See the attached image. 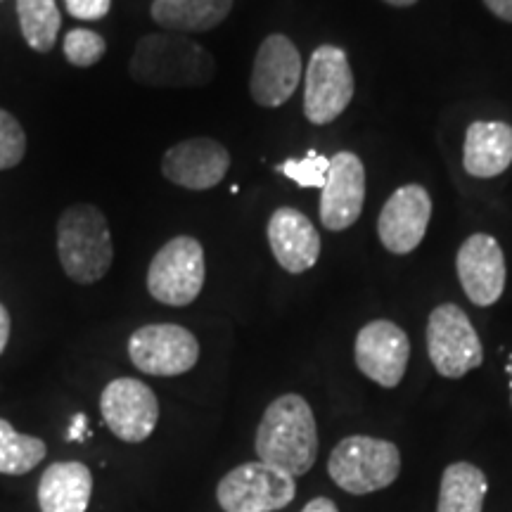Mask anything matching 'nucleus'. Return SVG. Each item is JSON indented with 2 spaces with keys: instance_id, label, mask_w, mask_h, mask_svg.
I'll return each mask as SVG.
<instances>
[{
  "instance_id": "1",
  "label": "nucleus",
  "mask_w": 512,
  "mask_h": 512,
  "mask_svg": "<svg viewBox=\"0 0 512 512\" xmlns=\"http://www.w3.org/2000/svg\"><path fill=\"white\" fill-rule=\"evenodd\" d=\"M261 463L302 477L318 458V427L309 401L299 394L278 396L266 408L256 430Z\"/></svg>"
},
{
  "instance_id": "2",
  "label": "nucleus",
  "mask_w": 512,
  "mask_h": 512,
  "mask_svg": "<svg viewBox=\"0 0 512 512\" xmlns=\"http://www.w3.org/2000/svg\"><path fill=\"white\" fill-rule=\"evenodd\" d=\"M131 79L147 88H197L214 79V57L185 34L159 31L138 41L128 62Z\"/></svg>"
},
{
  "instance_id": "3",
  "label": "nucleus",
  "mask_w": 512,
  "mask_h": 512,
  "mask_svg": "<svg viewBox=\"0 0 512 512\" xmlns=\"http://www.w3.org/2000/svg\"><path fill=\"white\" fill-rule=\"evenodd\" d=\"M57 256L62 271L76 285L105 278L114 261V242L105 214L95 204L79 202L57 219Z\"/></svg>"
},
{
  "instance_id": "4",
  "label": "nucleus",
  "mask_w": 512,
  "mask_h": 512,
  "mask_svg": "<svg viewBox=\"0 0 512 512\" xmlns=\"http://www.w3.org/2000/svg\"><path fill=\"white\" fill-rule=\"evenodd\" d=\"M401 470L399 446L387 439L354 437L342 439L330 453L328 472L339 489L354 496H366L387 489Z\"/></svg>"
},
{
  "instance_id": "5",
  "label": "nucleus",
  "mask_w": 512,
  "mask_h": 512,
  "mask_svg": "<svg viewBox=\"0 0 512 512\" xmlns=\"http://www.w3.org/2000/svg\"><path fill=\"white\" fill-rule=\"evenodd\" d=\"M207 264L204 247L190 235H178L155 254L147 268V292L159 304L190 306L200 297Z\"/></svg>"
},
{
  "instance_id": "6",
  "label": "nucleus",
  "mask_w": 512,
  "mask_h": 512,
  "mask_svg": "<svg viewBox=\"0 0 512 512\" xmlns=\"http://www.w3.org/2000/svg\"><path fill=\"white\" fill-rule=\"evenodd\" d=\"M354 72L349 57L337 46L313 50L304 79V117L313 126L332 124L354 100Z\"/></svg>"
},
{
  "instance_id": "7",
  "label": "nucleus",
  "mask_w": 512,
  "mask_h": 512,
  "mask_svg": "<svg viewBox=\"0 0 512 512\" xmlns=\"http://www.w3.org/2000/svg\"><path fill=\"white\" fill-rule=\"evenodd\" d=\"M427 354L439 375L458 380L482 366L484 349L475 325L458 304H441L427 320Z\"/></svg>"
},
{
  "instance_id": "8",
  "label": "nucleus",
  "mask_w": 512,
  "mask_h": 512,
  "mask_svg": "<svg viewBox=\"0 0 512 512\" xmlns=\"http://www.w3.org/2000/svg\"><path fill=\"white\" fill-rule=\"evenodd\" d=\"M294 496V477L261 460L230 470L216 489L219 505L226 512H273L290 505Z\"/></svg>"
},
{
  "instance_id": "9",
  "label": "nucleus",
  "mask_w": 512,
  "mask_h": 512,
  "mask_svg": "<svg viewBox=\"0 0 512 512\" xmlns=\"http://www.w3.org/2000/svg\"><path fill=\"white\" fill-rule=\"evenodd\" d=\"M128 356L140 373L176 377L197 366L200 342L181 325L155 323L133 332L128 339Z\"/></svg>"
},
{
  "instance_id": "10",
  "label": "nucleus",
  "mask_w": 512,
  "mask_h": 512,
  "mask_svg": "<svg viewBox=\"0 0 512 512\" xmlns=\"http://www.w3.org/2000/svg\"><path fill=\"white\" fill-rule=\"evenodd\" d=\"M302 81V55L290 38L271 34L256 50L249 93L259 107H283Z\"/></svg>"
},
{
  "instance_id": "11",
  "label": "nucleus",
  "mask_w": 512,
  "mask_h": 512,
  "mask_svg": "<svg viewBox=\"0 0 512 512\" xmlns=\"http://www.w3.org/2000/svg\"><path fill=\"white\" fill-rule=\"evenodd\" d=\"M100 413L114 437L128 444H140L155 432L159 422V401L145 382L119 377L100 396Z\"/></svg>"
},
{
  "instance_id": "12",
  "label": "nucleus",
  "mask_w": 512,
  "mask_h": 512,
  "mask_svg": "<svg viewBox=\"0 0 512 512\" xmlns=\"http://www.w3.org/2000/svg\"><path fill=\"white\" fill-rule=\"evenodd\" d=\"M356 366L380 387H399L411 358V339L392 320H373L356 335Z\"/></svg>"
},
{
  "instance_id": "13",
  "label": "nucleus",
  "mask_w": 512,
  "mask_h": 512,
  "mask_svg": "<svg viewBox=\"0 0 512 512\" xmlns=\"http://www.w3.org/2000/svg\"><path fill=\"white\" fill-rule=\"evenodd\" d=\"M432 219V197L422 185H403L384 202L377 235L392 254H411L425 240Z\"/></svg>"
},
{
  "instance_id": "14",
  "label": "nucleus",
  "mask_w": 512,
  "mask_h": 512,
  "mask_svg": "<svg viewBox=\"0 0 512 512\" xmlns=\"http://www.w3.org/2000/svg\"><path fill=\"white\" fill-rule=\"evenodd\" d=\"M366 200V169L354 152H337L330 159L328 181L320 190V221L339 233L354 226Z\"/></svg>"
},
{
  "instance_id": "15",
  "label": "nucleus",
  "mask_w": 512,
  "mask_h": 512,
  "mask_svg": "<svg viewBox=\"0 0 512 512\" xmlns=\"http://www.w3.org/2000/svg\"><path fill=\"white\" fill-rule=\"evenodd\" d=\"M230 169L226 145L211 138L183 140L164 152L162 176L185 190H211L223 183Z\"/></svg>"
},
{
  "instance_id": "16",
  "label": "nucleus",
  "mask_w": 512,
  "mask_h": 512,
  "mask_svg": "<svg viewBox=\"0 0 512 512\" xmlns=\"http://www.w3.org/2000/svg\"><path fill=\"white\" fill-rule=\"evenodd\" d=\"M456 268L460 285L475 306H491L505 290V256L496 238L484 233L470 235L458 249Z\"/></svg>"
},
{
  "instance_id": "17",
  "label": "nucleus",
  "mask_w": 512,
  "mask_h": 512,
  "mask_svg": "<svg viewBox=\"0 0 512 512\" xmlns=\"http://www.w3.org/2000/svg\"><path fill=\"white\" fill-rule=\"evenodd\" d=\"M268 245L280 268L299 275L316 266L320 256V235L309 216L299 209L280 207L268 221Z\"/></svg>"
},
{
  "instance_id": "18",
  "label": "nucleus",
  "mask_w": 512,
  "mask_h": 512,
  "mask_svg": "<svg viewBox=\"0 0 512 512\" xmlns=\"http://www.w3.org/2000/svg\"><path fill=\"white\" fill-rule=\"evenodd\" d=\"M512 164V126L503 121H475L467 126L463 166L475 178H496Z\"/></svg>"
},
{
  "instance_id": "19",
  "label": "nucleus",
  "mask_w": 512,
  "mask_h": 512,
  "mask_svg": "<svg viewBox=\"0 0 512 512\" xmlns=\"http://www.w3.org/2000/svg\"><path fill=\"white\" fill-rule=\"evenodd\" d=\"M93 494V475L83 463H53L38 484L41 512H86Z\"/></svg>"
},
{
  "instance_id": "20",
  "label": "nucleus",
  "mask_w": 512,
  "mask_h": 512,
  "mask_svg": "<svg viewBox=\"0 0 512 512\" xmlns=\"http://www.w3.org/2000/svg\"><path fill=\"white\" fill-rule=\"evenodd\" d=\"M233 0H155L152 19L174 34H202L226 22Z\"/></svg>"
},
{
  "instance_id": "21",
  "label": "nucleus",
  "mask_w": 512,
  "mask_h": 512,
  "mask_svg": "<svg viewBox=\"0 0 512 512\" xmlns=\"http://www.w3.org/2000/svg\"><path fill=\"white\" fill-rule=\"evenodd\" d=\"M486 489V475L470 463H453L444 470L439 489L437 512H482Z\"/></svg>"
},
{
  "instance_id": "22",
  "label": "nucleus",
  "mask_w": 512,
  "mask_h": 512,
  "mask_svg": "<svg viewBox=\"0 0 512 512\" xmlns=\"http://www.w3.org/2000/svg\"><path fill=\"white\" fill-rule=\"evenodd\" d=\"M19 29L24 41L36 53H48L55 48L62 27V15L55 0H17Z\"/></svg>"
},
{
  "instance_id": "23",
  "label": "nucleus",
  "mask_w": 512,
  "mask_h": 512,
  "mask_svg": "<svg viewBox=\"0 0 512 512\" xmlns=\"http://www.w3.org/2000/svg\"><path fill=\"white\" fill-rule=\"evenodd\" d=\"M48 448L41 439L19 434L8 420L0 418V472L27 475L46 458Z\"/></svg>"
},
{
  "instance_id": "24",
  "label": "nucleus",
  "mask_w": 512,
  "mask_h": 512,
  "mask_svg": "<svg viewBox=\"0 0 512 512\" xmlns=\"http://www.w3.org/2000/svg\"><path fill=\"white\" fill-rule=\"evenodd\" d=\"M62 50L69 64L79 69H88L105 57L107 41L91 29H72L64 36Z\"/></svg>"
},
{
  "instance_id": "25",
  "label": "nucleus",
  "mask_w": 512,
  "mask_h": 512,
  "mask_svg": "<svg viewBox=\"0 0 512 512\" xmlns=\"http://www.w3.org/2000/svg\"><path fill=\"white\" fill-rule=\"evenodd\" d=\"M278 171L287 178H292L299 188H320L323 190L328 181L330 159L318 155L316 150H309L302 159H287L278 166Z\"/></svg>"
},
{
  "instance_id": "26",
  "label": "nucleus",
  "mask_w": 512,
  "mask_h": 512,
  "mask_svg": "<svg viewBox=\"0 0 512 512\" xmlns=\"http://www.w3.org/2000/svg\"><path fill=\"white\" fill-rule=\"evenodd\" d=\"M27 155V133L8 110L0 107V171L15 169Z\"/></svg>"
},
{
  "instance_id": "27",
  "label": "nucleus",
  "mask_w": 512,
  "mask_h": 512,
  "mask_svg": "<svg viewBox=\"0 0 512 512\" xmlns=\"http://www.w3.org/2000/svg\"><path fill=\"white\" fill-rule=\"evenodd\" d=\"M67 12L83 22H95L112 10V0H64Z\"/></svg>"
},
{
  "instance_id": "28",
  "label": "nucleus",
  "mask_w": 512,
  "mask_h": 512,
  "mask_svg": "<svg viewBox=\"0 0 512 512\" xmlns=\"http://www.w3.org/2000/svg\"><path fill=\"white\" fill-rule=\"evenodd\" d=\"M484 5L494 12L498 19H503V22H512V0H484Z\"/></svg>"
},
{
  "instance_id": "29",
  "label": "nucleus",
  "mask_w": 512,
  "mask_h": 512,
  "mask_svg": "<svg viewBox=\"0 0 512 512\" xmlns=\"http://www.w3.org/2000/svg\"><path fill=\"white\" fill-rule=\"evenodd\" d=\"M10 328H12L10 313L3 304H0V354H3L5 347H8V342H10Z\"/></svg>"
},
{
  "instance_id": "30",
  "label": "nucleus",
  "mask_w": 512,
  "mask_h": 512,
  "mask_svg": "<svg viewBox=\"0 0 512 512\" xmlns=\"http://www.w3.org/2000/svg\"><path fill=\"white\" fill-rule=\"evenodd\" d=\"M302 512H339V510H337V505L330 501V498L318 496V498H313V501L306 503Z\"/></svg>"
},
{
  "instance_id": "31",
  "label": "nucleus",
  "mask_w": 512,
  "mask_h": 512,
  "mask_svg": "<svg viewBox=\"0 0 512 512\" xmlns=\"http://www.w3.org/2000/svg\"><path fill=\"white\" fill-rule=\"evenodd\" d=\"M83 430H86V418L83 415H76V422L72 425V432H69V441H81Z\"/></svg>"
},
{
  "instance_id": "32",
  "label": "nucleus",
  "mask_w": 512,
  "mask_h": 512,
  "mask_svg": "<svg viewBox=\"0 0 512 512\" xmlns=\"http://www.w3.org/2000/svg\"><path fill=\"white\" fill-rule=\"evenodd\" d=\"M384 3L394 5V8H411V5L418 3V0H384Z\"/></svg>"
},
{
  "instance_id": "33",
  "label": "nucleus",
  "mask_w": 512,
  "mask_h": 512,
  "mask_svg": "<svg viewBox=\"0 0 512 512\" xmlns=\"http://www.w3.org/2000/svg\"><path fill=\"white\" fill-rule=\"evenodd\" d=\"M508 370H510V375H512V363H510V366H508Z\"/></svg>"
}]
</instances>
